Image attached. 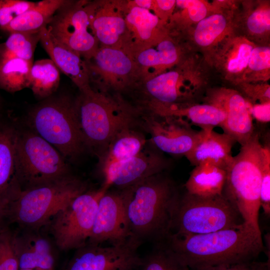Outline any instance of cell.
Listing matches in <instances>:
<instances>
[{"label":"cell","instance_id":"1","mask_svg":"<svg viewBox=\"0 0 270 270\" xmlns=\"http://www.w3.org/2000/svg\"><path fill=\"white\" fill-rule=\"evenodd\" d=\"M162 242L190 270L256 260L264 250L261 232L244 222L206 234L171 233Z\"/></svg>","mask_w":270,"mask_h":270},{"label":"cell","instance_id":"2","mask_svg":"<svg viewBox=\"0 0 270 270\" xmlns=\"http://www.w3.org/2000/svg\"><path fill=\"white\" fill-rule=\"evenodd\" d=\"M118 190L132 237L142 242L164 241L181 195L174 181L162 172Z\"/></svg>","mask_w":270,"mask_h":270},{"label":"cell","instance_id":"3","mask_svg":"<svg viewBox=\"0 0 270 270\" xmlns=\"http://www.w3.org/2000/svg\"><path fill=\"white\" fill-rule=\"evenodd\" d=\"M80 92L75 100L80 132L85 148L100 158L117 132L136 124V109L118 98L92 88Z\"/></svg>","mask_w":270,"mask_h":270},{"label":"cell","instance_id":"4","mask_svg":"<svg viewBox=\"0 0 270 270\" xmlns=\"http://www.w3.org/2000/svg\"><path fill=\"white\" fill-rule=\"evenodd\" d=\"M262 144L258 132L241 146L226 170L222 195L235 208L244 222L261 232L258 224Z\"/></svg>","mask_w":270,"mask_h":270},{"label":"cell","instance_id":"5","mask_svg":"<svg viewBox=\"0 0 270 270\" xmlns=\"http://www.w3.org/2000/svg\"><path fill=\"white\" fill-rule=\"evenodd\" d=\"M88 190L86 182L72 174L21 192L8 204L10 224L40 230L78 196Z\"/></svg>","mask_w":270,"mask_h":270},{"label":"cell","instance_id":"6","mask_svg":"<svg viewBox=\"0 0 270 270\" xmlns=\"http://www.w3.org/2000/svg\"><path fill=\"white\" fill-rule=\"evenodd\" d=\"M31 130L55 148L66 160L86 148L79 129L75 100L65 96H50L28 114Z\"/></svg>","mask_w":270,"mask_h":270},{"label":"cell","instance_id":"7","mask_svg":"<svg viewBox=\"0 0 270 270\" xmlns=\"http://www.w3.org/2000/svg\"><path fill=\"white\" fill-rule=\"evenodd\" d=\"M15 162L16 177L21 192L71 174L61 154L32 130L17 131Z\"/></svg>","mask_w":270,"mask_h":270},{"label":"cell","instance_id":"8","mask_svg":"<svg viewBox=\"0 0 270 270\" xmlns=\"http://www.w3.org/2000/svg\"><path fill=\"white\" fill-rule=\"evenodd\" d=\"M243 222L239 212L222 194L202 197L186 192L180 195L170 234H206L234 228Z\"/></svg>","mask_w":270,"mask_h":270},{"label":"cell","instance_id":"9","mask_svg":"<svg viewBox=\"0 0 270 270\" xmlns=\"http://www.w3.org/2000/svg\"><path fill=\"white\" fill-rule=\"evenodd\" d=\"M107 190H87L60 210L44 226L60 250H77L84 246L90 236L98 200Z\"/></svg>","mask_w":270,"mask_h":270},{"label":"cell","instance_id":"10","mask_svg":"<svg viewBox=\"0 0 270 270\" xmlns=\"http://www.w3.org/2000/svg\"><path fill=\"white\" fill-rule=\"evenodd\" d=\"M90 2L66 0L56 11L47 26L58 42L90 60L99 48L90 21Z\"/></svg>","mask_w":270,"mask_h":270},{"label":"cell","instance_id":"11","mask_svg":"<svg viewBox=\"0 0 270 270\" xmlns=\"http://www.w3.org/2000/svg\"><path fill=\"white\" fill-rule=\"evenodd\" d=\"M136 112L137 125L150 134L152 144L160 152L186 157L202 136V130H194L185 119Z\"/></svg>","mask_w":270,"mask_h":270},{"label":"cell","instance_id":"12","mask_svg":"<svg viewBox=\"0 0 270 270\" xmlns=\"http://www.w3.org/2000/svg\"><path fill=\"white\" fill-rule=\"evenodd\" d=\"M142 244L132 237L108 246L86 244L76 250L65 270H134L141 260L138 250Z\"/></svg>","mask_w":270,"mask_h":270},{"label":"cell","instance_id":"13","mask_svg":"<svg viewBox=\"0 0 270 270\" xmlns=\"http://www.w3.org/2000/svg\"><path fill=\"white\" fill-rule=\"evenodd\" d=\"M168 166V161L160 152L144 148L130 158L102 168L104 178L102 187L108 190L114 186L122 190L164 172Z\"/></svg>","mask_w":270,"mask_h":270},{"label":"cell","instance_id":"14","mask_svg":"<svg viewBox=\"0 0 270 270\" xmlns=\"http://www.w3.org/2000/svg\"><path fill=\"white\" fill-rule=\"evenodd\" d=\"M131 237L120 191L107 190L98 200L87 244L100 245L108 242L114 245L124 243Z\"/></svg>","mask_w":270,"mask_h":270},{"label":"cell","instance_id":"15","mask_svg":"<svg viewBox=\"0 0 270 270\" xmlns=\"http://www.w3.org/2000/svg\"><path fill=\"white\" fill-rule=\"evenodd\" d=\"M126 2H90L91 26L99 47L129 52V36L125 18Z\"/></svg>","mask_w":270,"mask_h":270},{"label":"cell","instance_id":"16","mask_svg":"<svg viewBox=\"0 0 270 270\" xmlns=\"http://www.w3.org/2000/svg\"><path fill=\"white\" fill-rule=\"evenodd\" d=\"M90 74L100 76L103 84L115 90H123L139 76L132 55L123 49L99 47L94 56L86 61Z\"/></svg>","mask_w":270,"mask_h":270},{"label":"cell","instance_id":"17","mask_svg":"<svg viewBox=\"0 0 270 270\" xmlns=\"http://www.w3.org/2000/svg\"><path fill=\"white\" fill-rule=\"evenodd\" d=\"M13 246L20 269L54 270L53 246L41 230L18 228L13 232Z\"/></svg>","mask_w":270,"mask_h":270},{"label":"cell","instance_id":"18","mask_svg":"<svg viewBox=\"0 0 270 270\" xmlns=\"http://www.w3.org/2000/svg\"><path fill=\"white\" fill-rule=\"evenodd\" d=\"M208 104L222 108L226 118L220 128L240 146L246 143L254 132L249 106L244 97L236 92H222L214 94Z\"/></svg>","mask_w":270,"mask_h":270},{"label":"cell","instance_id":"19","mask_svg":"<svg viewBox=\"0 0 270 270\" xmlns=\"http://www.w3.org/2000/svg\"><path fill=\"white\" fill-rule=\"evenodd\" d=\"M40 42L59 70L68 76L80 92L91 88L87 64L80 55L56 40L47 27L41 30Z\"/></svg>","mask_w":270,"mask_h":270},{"label":"cell","instance_id":"20","mask_svg":"<svg viewBox=\"0 0 270 270\" xmlns=\"http://www.w3.org/2000/svg\"><path fill=\"white\" fill-rule=\"evenodd\" d=\"M200 129L202 137L186 158L194 166L208 162L226 171L233 161L232 148L236 142L224 132L214 131L212 127Z\"/></svg>","mask_w":270,"mask_h":270},{"label":"cell","instance_id":"21","mask_svg":"<svg viewBox=\"0 0 270 270\" xmlns=\"http://www.w3.org/2000/svg\"><path fill=\"white\" fill-rule=\"evenodd\" d=\"M143 80L152 78L160 70L174 64L178 52L174 42L161 36L132 54Z\"/></svg>","mask_w":270,"mask_h":270},{"label":"cell","instance_id":"22","mask_svg":"<svg viewBox=\"0 0 270 270\" xmlns=\"http://www.w3.org/2000/svg\"><path fill=\"white\" fill-rule=\"evenodd\" d=\"M146 110L158 115L186 118L192 125L200 128L220 127L226 118V114L222 108L208 103L186 105L149 104L146 106Z\"/></svg>","mask_w":270,"mask_h":270},{"label":"cell","instance_id":"23","mask_svg":"<svg viewBox=\"0 0 270 270\" xmlns=\"http://www.w3.org/2000/svg\"><path fill=\"white\" fill-rule=\"evenodd\" d=\"M125 18L131 54L162 36L159 30L161 20L152 10L134 6L129 1L126 2Z\"/></svg>","mask_w":270,"mask_h":270},{"label":"cell","instance_id":"24","mask_svg":"<svg viewBox=\"0 0 270 270\" xmlns=\"http://www.w3.org/2000/svg\"><path fill=\"white\" fill-rule=\"evenodd\" d=\"M16 132L12 127L0 125V199L8 203L21 192L16 177Z\"/></svg>","mask_w":270,"mask_h":270},{"label":"cell","instance_id":"25","mask_svg":"<svg viewBox=\"0 0 270 270\" xmlns=\"http://www.w3.org/2000/svg\"><path fill=\"white\" fill-rule=\"evenodd\" d=\"M138 126L137 124L126 126L113 136L100 158L102 168L130 158L144 148L147 140Z\"/></svg>","mask_w":270,"mask_h":270},{"label":"cell","instance_id":"26","mask_svg":"<svg viewBox=\"0 0 270 270\" xmlns=\"http://www.w3.org/2000/svg\"><path fill=\"white\" fill-rule=\"evenodd\" d=\"M178 72L170 70L143 80V92L148 98L145 104L170 105L181 104L187 95L181 90Z\"/></svg>","mask_w":270,"mask_h":270},{"label":"cell","instance_id":"27","mask_svg":"<svg viewBox=\"0 0 270 270\" xmlns=\"http://www.w3.org/2000/svg\"><path fill=\"white\" fill-rule=\"evenodd\" d=\"M226 171L208 162L196 166L190 172L184 187L190 194L202 197L222 194Z\"/></svg>","mask_w":270,"mask_h":270},{"label":"cell","instance_id":"28","mask_svg":"<svg viewBox=\"0 0 270 270\" xmlns=\"http://www.w3.org/2000/svg\"><path fill=\"white\" fill-rule=\"evenodd\" d=\"M66 0H43L22 13L0 30L9 34L20 32H37L47 27L56 11Z\"/></svg>","mask_w":270,"mask_h":270},{"label":"cell","instance_id":"29","mask_svg":"<svg viewBox=\"0 0 270 270\" xmlns=\"http://www.w3.org/2000/svg\"><path fill=\"white\" fill-rule=\"evenodd\" d=\"M60 81V70L50 59L33 62L29 88L36 96L44 100L52 96L58 87Z\"/></svg>","mask_w":270,"mask_h":270},{"label":"cell","instance_id":"30","mask_svg":"<svg viewBox=\"0 0 270 270\" xmlns=\"http://www.w3.org/2000/svg\"><path fill=\"white\" fill-rule=\"evenodd\" d=\"M32 64L16 57L0 58V88L16 92L29 88Z\"/></svg>","mask_w":270,"mask_h":270},{"label":"cell","instance_id":"31","mask_svg":"<svg viewBox=\"0 0 270 270\" xmlns=\"http://www.w3.org/2000/svg\"><path fill=\"white\" fill-rule=\"evenodd\" d=\"M40 31L10 33L6 40L0 45V58L16 57L33 61L35 48L40 41Z\"/></svg>","mask_w":270,"mask_h":270},{"label":"cell","instance_id":"32","mask_svg":"<svg viewBox=\"0 0 270 270\" xmlns=\"http://www.w3.org/2000/svg\"><path fill=\"white\" fill-rule=\"evenodd\" d=\"M134 270H190L163 242L155 244L152 250L141 258Z\"/></svg>","mask_w":270,"mask_h":270},{"label":"cell","instance_id":"33","mask_svg":"<svg viewBox=\"0 0 270 270\" xmlns=\"http://www.w3.org/2000/svg\"><path fill=\"white\" fill-rule=\"evenodd\" d=\"M226 17L216 14L205 17L198 22L194 31V40L202 46L211 45L224 32L226 26Z\"/></svg>","mask_w":270,"mask_h":270},{"label":"cell","instance_id":"34","mask_svg":"<svg viewBox=\"0 0 270 270\" xmlns=\"http://www.w3.org/2000/svg\"><path fill=\"white\" fill-rule=\"evenodd\" d=\"M260 206L264 214L270 215V145L262 144V162L260 196Z\"/></svg>","mask_w":270,"mask_h":270},{"label":"cell","instance_id":"35","mask_svg":"<svg viewBox=\"0 0 270 270\" xmlns=\"http://www.w3.org/2000/svg\"><path fill=\"white\" fill-rule=\"evenodd\" d=\"M13 232L10 228L0 234V270H19L13 246Z\"/></svg>","mask_w":270,"mask_h":270},{"label":"cell","instance_id":"36","mask_svg":"<svg viewBox=\"0 0 270 270\" xmlns=\"http://www.w3.org/2000/svg\"><path fill=\"white\" fill-rule=\"evenodd\" d=\"M36 2L24 0H0V28L32 8Z\"/></svg>","mask_w":270,"mask_h":270},{"label":"cell","instance_id":"37","mask_svg":"<svg viewBox=\"0 0 270 270\" xmlns=\"http://www.w3.org/2000/svg\"><path fill=\"white\" fill-rule=\"evenodd\" d=\"M270 11L269 8H262L253 12L248 17L246 26L253 34H262L270 31Z\"/></svg>","mask_w":270,"mask_h":270},{"label":"cell","instance_id":"38","mask_svg":"<svg viewBox=\"0 0 270 270\" xmlns=\"http://www.w3.org/2000/svg\"><path fill=\"white\" fill-rule=\"evenodd\" d=\"M270 46L253 48L248 62V68L252 71L260 72L270 68Z\"/></svg>","mask_w":270,"mask_h":270},{"label":"cell","instance_id":"39","mask_svg":"<svg viewBox=\"0 0 270 270\" xmlns=\"http://www.w3.org/2000/svg\"><path fill=\"white\" fill-rule=\"evenodd\" d=\"M253 48L252 44L247 42L240 44L236 56L228 62V71L232 74H237L246 68Z\"/></svg>","mask_w":270,"mask_h":270},{"label":"cell","instance_id":"40","mask_svg":"<svg viewBox=\"0 0 270 270\" xmlns=\"http://www.w3.org/2000/svg\"><path fill=\"white\" fill-rule=\"evenodd\" d=\"M176 6L187 10L189 18L194 22H199L206 17L208 13L206 6L200 0H176Z\"/></svg>","mask_w":270,"mask_h":270},{"label":"cell","instance_id":"41","mask_svg":"<svg viewBox=\"0 0 270 270\" xmlns=\"http://www.w3.org/2000/svg\"><path fill=\"white\" fill-rule=\"evenodd\" d=\"M206 270H270V264L268 262H261L253 260L220 266Z\"/></svg>","mask_w":270,"mask_h":270},{"label":"cell","instance_id":"42","mask_svg":"<svg viewBox=\"0 0 270 270\" xmlns=\"http://www.w3.org/2000/svg\"><path fill=\"white\" fill-rule=\"evenodd\" d=\"M248 110L252 118L257 122L264 124L270 122V102L254 104L248 107Z\"/></svg>","mask_w":270,"mask_h":270},{"label":"cell","instance_id":"43","mask_svg":"<svg viewBox=\"0 0 270 270\" xmlns=\"http://www.w3.org/2000/svg\"><path fill=\"white\" fill-rule=\"evenodd\" d=\"M176 6V0H154L152 11L160 20L163 18V14H168L174 10Z\"/></svg>","mask_w":270,"mask_h":270},{"label":"cell","instance_id":"44","mask_svg":"<svg viewBox=\"0 0 270 270\" xmlns=\"http://www.w3.org/2000/svg\"><path fill=\"white\" fill-rule=\"evenodd\" d=\"M8 204L0 199V234L10 228Z\"/></svg>","mask_w":270,"mask_h":270},{"label":"cell","instance_id":"45","mask_svg":"<svg viewBox=\"0 0 270 270\" xmlns=\"http://www.w3.org/2000/svg\"><path fill=\"white\" fill-rule=\"evenodd\" d=\"M132 4L141 8L152 10L154 0H134L130 1Z\"/></svg>","mask_w":270,"mask_h":270},{"label":"cell","instance_id":"46","mask_svg":"<svg viewBox=\"0 0 270 270\" xmlns=\"http://www.w3.org/2000/svg\"><path fill=\"white\" fill-rule=\"evenodd\" d=\"M19 270H48L27 268V269H20Z\"/></svg>","mask_w":270,"mask_h":270}]
</instances>
